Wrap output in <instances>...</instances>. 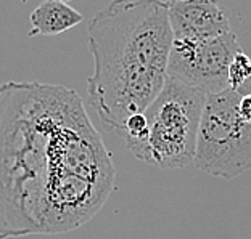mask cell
Instances as JSON below:
<instances>
[{"mask_svg":"<svg viewBox=\"0 0 251 239\" xmlns=\"http://www.w3.org/2000/svg\"><path fill=\"white\" fill-rule=\"evenodd\" d=\"M206 93L168 76L155 101L147 108V141L132 154L159 169H182L193 162Z\"/></svg>","mask_w":251,"mask_h":239,"instance_id":"obj_3","label":"cell"},{"mask_svg":"<svg viewBox=\"0 0 251 239\" xmlns=\"http://www.w3.org/2000/svg\"><path fill=\"white\" fill-rule=\"evenodd\" d=\"M168 10L174 41L198 42L230 32L229 18L216 0H169Z\"/></svg>","mask_w":251,"mask_h":239,"instance_id":"obj_6","label":"cell"},{"mask_svg":"<svg viewBox=\"0 0 251 239\" xmlns=\"http://www.w3.org/2000/svg\"><path fill=\"white\" fill-rule=\"evenodd\" d=\"M238 52H242L240 42L232 31L198 42L173 39L168 76L201 88L206 95L226 92L229 66Z\"/></svg>","mask_w":251,"mask_h":239,"instance_id":"obj_5","label":"cell"},{"mask_svg":"<svg viewBox=\"0 0 251 239\" xmlns=\"http://www.w3.org/2000/svg\"><path fill=\"white\" fill-rule=\"evenodd\" d=\"M94 72L87 101L105 130H121L147 108L168 81L173 29L168 2L113 0L87 26Z\"/></svg>","mask_w":251,"mask_h":239,"instance_id":"obj_2","label":"cell"},{"mask_svg":"<svg viewBox=\"0 0 251 239\" xmlns=\"http://www.w3.org/2000/svg\"><path fill=\"white\" fill-rule=\"evenodd\" d=\"M56 2H63V3H68V2H71V0H56Z\"/></svg>","mask_w":251,"mask_h":239,"instance_id":"obj_10","label":"cell"},{"mask_svg":"<svg viewBox=\"0 0 251 239\" xmlns=\"http://www.w3.org/2000/svg\"><path fill=\"white\" fill-rule=\"evenodd\" d=\"M233 90L206 95L193 164L213 177L232 180L251 170V124L238 112Z\"/></svg>","mask_w":251,"mask_h":239,"instance_id":"obj_4","label":"cell"},{"mask_svg":"<svg viewBox=\"0 0 251 239\" xmlns=\"http://www.w3.org/2000/svg\"><path fill=\"white\" fill-rule=\"evenodd\" d=\"M238 112L245 122L251 124V95L242 96L240 103H238Z\"/></svg>","mask_w":251,"mask_h":239,"instance_id":"obj_9","label":"cell"},{"mask_svg":"<svg viewBox=\"0 0 251 239\" xmlns=\"http://www.w3.org/2000/svg\"><path fill=\"white\" fill-rule=\"evenodd\" d=\"M229 88L240 96L251 95V58L243 52H238L229 66L227 74Z\"/></svg>","mask_w":251,"mask_h":239,"instance_id":"obj_8","label":"cell"},{"mask_svg":"<svg viewBox=\"0 0 251 239\" xmlns=\"http://www.w3.org/2000/svg\"><path fill=\"white\" fill-rule=\"evenodd\" d=\"M84 16L76 8L56 0H45L32 10L29 16L31 31L27 37L34 36H58L82 22Z\"/></svg>","mask_w":251,"mask_h":239,"instance_id":"obj_7","label":"cell"},{"mask_svg":"<svg viewBox=\"0 0 251 239\" xmlns=\"http://www.w3.org/2000/svg\"><path fill=\"white\" fill-rule=\"evenodd\" d=\"M116 169L74 90L0 85V239L60 235L92 220Z\"/></svg>","mask_w":251,"mask_h":239,"instance_id":"obj_1","label":"cell"}]
</instances>
